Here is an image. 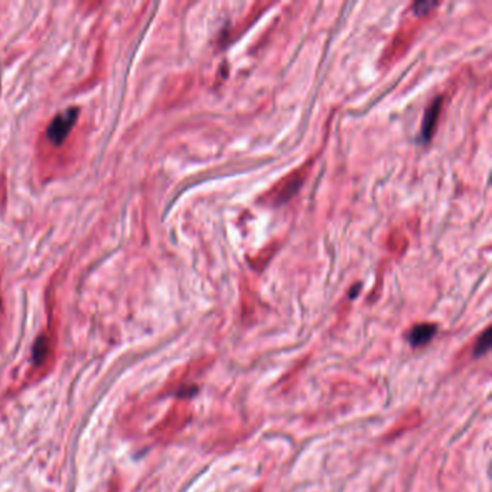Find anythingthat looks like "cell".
I'll list each match as a JSON object with an SVG mask.
<instances>
[{
	"instance_id": "1",
	"label": "cell",
	"mask_w": 492,
	"mask_h": 492,
	"mask_svg": "<svg viewBox=\"0 0 492 492\" xmlns=\"http://www.w3.org/2000/svg\"><path fill=\"white\" fill-rule=\"evenodd\" d=\"M78 113H80L78 107H68L54 117V120L49 123V126L46 129V137L51 143L58 146L64 142L68 133L74 128L76 121L78 118Z\"/></svg>"
},
{
	"instance_id": "2",
	"label": "cell",
	"mask_w": 492,
	"mask_h": 492,
	"mask_svg": "<svg viewBox=\"0 0 492 492\" xmlns=\"http://www.w3.org/2000/svg\"><path fill=\"white\" fill-rule=\"evenodd\" d=\"M441 109H442V97H437L436 100L432 101L430 107L426 112L425 120L421 123V133H420L421 142H428V140L432 137Z\"/></svg>"
},
{
	"instance_id": "3",
	"label": "cell",
	"mask_w": 492,
	"mask_h": 492,
	"mask_svg": "<svg viewBox=\"0 0 492 492\" xmlns=\"http://www.w3.org/2000/svg\"><path fill=\"white\" fill-rule=\"evenodd\" d=\"M437 331V326L434 324H419L414 325L409 333H407V341L412 346H421L428 344Z\"/></svg>"
},
{
	"instance_id": "4",
	"label": "cell",
	"mask_w": 492,
	"mask_h": 492,
	"mask_svg": "<svg viewBox=\"0 0 492 492\" xmlns=\"http://www.w3.org/2000/svg\"><path fill=\"white\" fill-rule=\"evenodd\" d=\"M48 355V340L45 337H39L33 344L32 348V360L35 365H41Z\"/></svg>"
},
{
	"instance_id": "5",
	"label": "cell",
	"mask_w": 492,
	"mask_h": 492,
	"mask_svg": "<svg viewBox=\"0 0 492 492\" xmlns=\"http://www.w3.org/2000/svg\"><path fill=\"white\" fill-rule=\"evenodd\" d=\"M491 348V329H485V332L480 337V340L475 344V348H473V355L480 357L484 355L486 351Z\"/></svg>"
},
{
	"instance_id": "6",
	"label": "cell",
	"mask_w": 492,
	"mask_h": 492,
	"mask_svg": "<svg viewBox=\"0 0 492 492\" xmlns=\"http://www.w3.org/2000/svg\"><path fill=\"white\" fill-rule=\"evenodd\" d=\"M434 6H436V3H433V2H419L413 6V9L417 15H421V13H426L428 8H434Z\"/></svg>"
}]
</instances>
